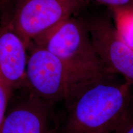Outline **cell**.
Segmentation results:
<instances>
[{
	"label": "cell",
	"instance_id": "cell-4",
	"mask_svg": "<svg viewBox=\"0 0 133 133\" xmlns=\"http://www.w3.org/2000/svg\"><path fill=\"white\" fill-rule=\"evenodd\" d=\"M88 0H21L9 24L27 48L35 39L77 14Z\"/></svg>",
	"mask_w": 133,
	"mask_h": 133
},
{
	"label": "cell",
	"instance_id": "cell-1",
	"mask_svg": "<svg viewBox=\"0 0 133 133\" xmlns=\"http://www.w3.org/2000/svg\"><path fill=\"white\" fill-rule=\"evenodd\" d=\"M108 74L81 84L65 101L62 133H112L121 122L132 92L127 83Z\"/></svg>",
	"mask_w": 133,
	"mask_h": 133
},
{
	"label": "cell",
	"instance_id": "cell-3",
	"mask_svg": "<svg viewBox=\"0 0 133 133\" xmlns=\"http://www.w3.org/2000/svg\"><path fill=\"white\" fill-rule=\"evenodd\" d=\"M26 63L24 87L51 104L65 101L83 83L71 74L64 63L45 48L31 42Z\"/></svg>",
	"mask_w": 133,
	"mask_h": 133
},
{
	"label": "cell",
	"instance_id": "cell-6",
	"mask_svg": "<svg viewBox=\"0 0 133 133\" xmlns=\"http://www.w3.org/2000/svg\"><path fill=\"white\" fill-rule=\"evenodd\" d=\"M54 105L27 91L6 111L1 133H57Z\"/></svg>",
	"mask_w": 133,
	"mask_h": 133
},
{
	"label": "cell",
	"instance_id": "cell-5",
	"mask_svg": "<svg viewBox=\"0 0 133 133\" xmlns=\"http://www.w3.org/2000/svg\"><path fill=\"white\" fill-rule=\"evenodd\" d=\"M83 18L106 71L121 75L128 84L133 85V49L119 38L109 16Z\"/></svg>",
	"mask_w": 133,
	"mask_h": 133
},
{
	"label": "cell",
	"instance_id": "cell-9",
	"mask_svg": "<svg viewBox=\"0 0 133 133\" xmlns=\"http://www.w3.org/2000/svg\"><path fill=\"white\" fill-rule=\"evenodd\" d=\"M114 133H133V93L123 117Z\"/></svg>",
	"mask_w": 133,
	"mask_h": 133
},
{
	"label": "cell",
	"instance_id": "cell-11",
	"mask_svg": "<svg viewBox=\"0 0 133 133\" xmlns=\"http://www.w3.org/2000/svg\"><path fill=\"white\" fill-rule=\"evenodd\" d=\"M97 4L107 6L109 9H127L133 8V0H88Z\"/></svg>",
	"mask_w": 133,
	"mask_h": 133
},
{
	"label": "cell",
	"instance_id": "cell-2",
	"mask_svg": "<svg viewBox=\"0 0 133 133\" xmlns=\"http://www.w3.org/2000/svg\"><path fill=\"white\" fill-rule=\"evenodd\" d=\"M31 42L57 56L81 82L110 74L94 49L83 17L71 16Z\"/></svg>",
	"mask_w": 133,
	"mask_h": 133
},
{
	"label": "cell",
	"instance_id": "cell-10",
	"mask_svg": "<svg viewBox=\"0 0 133 133\" xmlns=\"http://www.w3.org/2000/svg\"><path fill=\"white\" fill-rule=\"evenodd\" d=\"M12 91L9 86L0 79V133L2 129L8 104L12 94Z\"/></svg>",
	"mask_w": 133,
	"mask_h": 133
},
{
	"label": "cell",
	"instance_id": "cell-8",
	"mask_svg": "<svg viewBox=\"0 0 133 133\" xmlns=\"http://www.w3.org/2000/svg\"><path fill=\"white\" fill-rule=\"evenodd\" d=\"M119 38L133 49V8L110 9Z\"/></svg>",
	"mask_w": 133,
	"mask_h": 133
},
{
	"label": "cell",
	"instance_id": "cell-7",
	"mask_svg": "<svg viewBox=\"0 0 133 133\" xmlns=\"http://www.w3.org/2000/svg\"><path fill=\"white\" fill-rule=\"evenodd\" d=\"M26 49L9 23L0 28V79L12 91L25 86Z\"/></svg>",
	"mask_w": 133,
	"mask_h": 133
}]
</instances>
